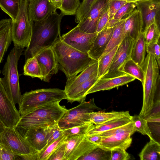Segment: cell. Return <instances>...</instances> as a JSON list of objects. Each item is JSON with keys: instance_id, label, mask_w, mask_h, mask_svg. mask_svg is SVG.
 <instances>
[{"instance_id": "cell-1", "label": "cell", "mask_w": 160, "mask_h": 160, "mask_svg": "<svg viewBox=\"0 0 160 160\" xmlns=\"http://www.w3.org/2000/svg\"><path fill=\"white\" fill-rule=\"evenodd\" d=\"M63 17L56 11L42 20L30 22L31 36L24 53L25 61L35 56L41 51L51 47L61 36L60 26Z\"/></svg>"}, {"instance_id": "cell-2", "label": "cell", "mask_w": 160, "mask_h": 160, "mask_svg": "<svg viewBox=\"0 0 160 160\" xmlns=\"http://www.w3.org/2000/svg\"><path fill=\"white\" fill-rule=\"evenodd\" d=\"M60 37L52 48L59 69L65 74L68 80L82 72L93 59L88 53L81 52L65 43Z\"/></svg>"}, {"instance_id": "cell-3", "label": "cell", "mask_w": 160, "mask_h": 160, "mask_svg": "<svg viewBox=\"0 0 160 160\" xmlns=\"http://www.w3.org/2000/svg\"><path fill=\"white\" fill-rule=\"evenodd\" d=\"M67 110L59 102L48 103L21 115L14 127L20 132L31 128L50 127L58 124Z\"/></svg>"}, {"instance_id": "cell-4", "label": "cell", "mask_w": 160, "mask_h": 160, "mask_svg": "<svg viewBox=\"0 0 160 160\" xmlns=\"http://www.w3.org/2000/svg\"><path fill=\"white\" fill-rule=\"evenodd\" d=\"M142 68L144 71L142 105L139 115L146 117L152 109L156 97L160 99V77L159 67L153 55L148 53Z\"/></svg>"}, {"instance_id": "cell-5", "label": "cell", "mask_w": 160, "mask_h": 160, "mask_svg": "<svg viewBox=\"0 0 160 160\" xmlns=\"http://www.w3.org/2000/svg\"><path fill=\"white\" fill-rule=\"evenodd\" d=\"M23 50V48L15 46L12 48L8 56L2 71L4 76L1 78L8 96L15 105L19 104L21 99L18 64Z\"/></svg>"}, {"instance_id": "cell-6", "label": "cell", "mask_w": 160, "mask_h": 160, "mask_svg": "<svg viewBox=\"0 0 160 160\" xmlns=\"http://www.w3.org/2000/svg\"><path fill=\"white\" fill-rule=\"evenodd\" d=\"M66 98L64 90L58 88L31 90L22 95L18 111L22 115L47 104L60 102Z\"/></svg>"}, {"instance_id": "cell-7", "label": "cell", "mask_w": 160, "mask_h": 160, "mask_svg": "<svg viewBox=\"0 0 160 160\" xmlns=\"http://www.w3.org/2000/svg\"><path fill=\"white\" fill-rule=\"evenodd\" d=\"M28 0H19L18 13L15 21H12L11 37L14 46L24 49L28 45L32 28L28 13Z\"/></svg>"}, {"instance_id": "cell-8", "label": "cell", "mask_w": 160, "mask_h": 160, "mask_svg": "<svg viewBox=\"0 0 160 160\" xmlns=\"http://www.w3.org/2000/svg\"><path fill=\"white\" fill-rule=\"evenodd\" d=\"M80 102L78 106L67 109L58 122V125L62 130L91 122L89 113L100 109L95 104L94 98L88 102L85 99Z\"/></svg>"}, {"instance_id": "cell-9", "label": "cell", "mask_w": 160, "mask_h": 160, "mask_svg": "<svg viewBox=\"0 0 160 160\" xmlns=\"http://www.w3.org/2000/svg\"><path fill=\"white\" fill-rule=\"evenodd\" d=\"M0 144L20 156L37 152L15 127H5L0 135Z\"/></svg>"}, {"instance_id": "cell-10", "label": "cell", "mask_w": 160, "mask_h": 160, "mask_svg": "<svg viewBox=\"0 0 160 160\" xmlns=\"http://www.w3.org/2000/svg\"><path fill=\"white\" fill-rule=\"evenodd\" d=\"M134 40L129 37H126L123 39L118 46L108 71L101 78H112L126 74L123 71V68L126 61L131 58Z\"/></svg>"}, {"instance_id": "cell-11", "label": "cell", "mask_w": 160, "mask_h": 160, "mask_svg": "<svg viewBox=\"0 0 160 160\" xmlns=\"http://www.w3.org/2000/svg\"><path fill=\"white\" fill-rule=\"evenodd\" d=\"M65 160H76L90 152L98 146L92 143L85 135L66 137Z\"/></svg>"}, {"instance_id": "cell-12", "label": "cell", "mask_w": 160, "mask_h": 160, "mask_svg": "<svg viewBox=\"0 0 160 160\" xmlns=\"http://www.w3.org/2000/svg\"><path fill=\"white\" fill-rule=\"evenodd\" d=\"M97 33H88L81 30L77 26L60 39L65 43L83 52L88 53L91 48Z\"/></svg>"}, {"instance_id": "cell-13", "label": "cell", "mask_w": 160, "mask_h": 160, "mask_svg": "<svg viewBox=\"0 0 160 160\" xmlns=\"http://www.w3.org/2000/svg\"><path fill=\"white\" fill-rule=\"evenodd\" d=\"M20 114L8 96L0 78V120L5 127H14Z\"/></svg>"}, {"instance_id": "cell-14", "label": "cell", "mask_w": 160, "mask_h": 160, "mask_svg": "<svg viewBox=\"0 0 160 160\" xmlns=\"http://www.w3.org/2000/svg\"><path fill=\"white\" fill-rule=\"evenodd\" d=\"M110 0H97L86 17L77 25L83 31L88 33L96 32L98 21L102 15L108 9Z\"/></svg>"}, {"instance_id": "cell-15", "label": "cell", "mask_w": 160, "mask_h": 160, "mask_svg": "<svg viewBox=\"0 0 160 160\" xmlns=\"http://www.w3.org/2000/svg\"><path fill=\"white\" fill-rule=\"evenodd\" d=\"M135 2L137 9L141 14L142 32L155 22L160 26V0H146Z\"/></svg>"}, {"instance_id": "cell-16", "label": "cell", "mask_w": 160, "mask_h": 160, "mask_svg": "<svg viewBox=\"0 0 160 160\" xmlns=\"http://www.w3.org/2000/svg\"><path fill=\"white\" fill-rule=\"evenodd\" d=\"M41 68L42 80L49 82L52 76L58 71L57 61L51 47L45 48L35 56Z\"/></svg>"}, {"instance_id": "cell-17", "label": "cell", "mask_w": 160, "mask_h": 160, "mask_svg": "<svg viewBox=\"0 0 160 160\" xmlns=\"http://www.w3.org/2000/svg\"><path fill=\"white\" fill-rule=\"evenodd\" d=\"M28 9L30 22L42 20L57 11L48 0H28Z\"/></svg>"}, {"instance_id": "cell-18", "label": "cell", "mask_w": 160, "mask_h": 160, "mask_svg": "<svg viewBox=\"0 0 160 160\" xmlns=\"http://www.w3.org/2000/svg\"><path fill=\"white\" fill-rule=\"evenodd\" d=\"M50 127L31 128L19 132L38 152L47 144Z\"/></svg>"}, {"instance_id": "cell-19", "label": "cell", "mask_w": 160, "mask_h": 160, "mask_svg": "<svg viewBox=\"0 0 160 160\" xmlns=\"http://www.w3.org/2000/svg\"><path fill=\"white\" fill-rule=\"evenodd\" d=\"M113 28L114 26L107 27L97 33L93 45L88 53L92 59L98 61L109 43Z\"/></svg>"}, {"instance_id": "cell-20", "label": "cell", "mask_w": 160, "mask_h": 160, "mask_svg": "<svg viewBox=\"0 0 160 160\" xmlns=\"http://www.w3.org/2000/svg\"><path fill=\"white\" fill-rule=\"evenodd\" d=\"M135 79L127 74L112 78H99L88 91L87 95L99 91L110 90L126 84Z\"/></svg>"}, {"instance_id": "cell-21", "label": "cell", "mask_w": 160, "mask_h": 160, "mask_svg": "<svg viewBox=\"0 0 160 160\" xmlns=\"http://www.w3.org/2000/svg\"><path fill=\"white\" fill-rule=\"evenodd\" d=\"M142 26L141 14L137 9L125 19L122 30V39L129 37L134 40L136 39L142 32Z\"/></svg>"}, {"instance_id": "cell-22", "label": "cell", "mask_w": 160, "mask_h": 160, "mask_svg": "<svg viewBox=\"0 0 160 160\" xmlns=\"http://www.w3.org/2000/svg\"><path fill=\"white\" fill-rule=\"evenodd\" d=\"M98 61L92 59L80 74L67 80L64 90L65 92L98 75Z\"/></svg>"}, {"instance_id": "cell-23", "label": "cell", "mask_w": 160, "mask_h": 160, "mask_svg": "<svg viewBox=\"0 0 160 160\" xmlns=\"http://www.w3.org/2000/svg\"><path fill=\"white\" fill-rule=\"evenodd\" d=\"M129 135H116L102 137L101 142L98 146L106 150L110 151L116 148L126 150L132 143V138Z\"/></svg>"}, {"instance_id": "cell-24", "label": "cell", "mask_w": 160, "mask_h": 160, "mask_svg": "<svg viewBox=\"0 0 160 160\" xmlns=\"http://www.w3.org/2000/svg\"><path fill=\"white\" fill-rule=\"evenodd\" d=\"M99 78L96 75L74 88L65 92L68 102H81L85 99L87 93Z\"/></svg>"}, {"instance_id": "cell-25", "label": "cell", "mask_w": 160, "mask_h": 160, "mask_svg": "<svg viewBox=\"0 0 160 160\" xmlns=\"http://www.w3.org/2000/svg\"><path fill=\"white\" fill-rule=\"evenodd\" d=\"M12 21L11 19H2L0 21V65L12 41ZM1 72L0 70V73Z\"/></svg>"}, {"instance_id": "cell-26", "label": "cell", "mask_w": 160, "mask_h": 160, "mask_svg": "<svg viewBox=\"0 0 160 160\" xmlns=\"http://www.w3.org/2000/svg\"><path fill=\"white\" fill-rule=\"evenodd\" d=\"M90 121L95 125L102 124L106 122L117 118L132 117L128 111H115L105 112L99 111L89 113Z\"/></svg>"}, {"instance_id": "cell-27", "label": "cell", "mask_w": 160, "mask_h": 160, "mask_svg": "<svg viewBox=\"0 0 160 160\" xmlns=\"http://www.w3.org/2000/svg\"><path fill=\"white\" fill-rule=\"evenodd\" d=\"M132 117H132L117 118L101 124L95 125L93 128L87 132L85 135L99 134L106 131L124 125L130 122Z\"/></svg>"}, {"instance_id": "cell-28", "label": "cell", "mask_w": 160, "mask_h": 160, "mask_svg": "<svg viewBox=\"0 0 160 160\" xmlns=\"http://www.w3.org/2000/svg\"><path fill=\"white\" fill-rule=\"evenodd\" d=\"M146 44L144 35L141 32L134 40L131 53V58L142 67L145 58Z\"/></svg>"}, {"instance_id": "cell-29", "label": "cell", "mask_w": 160, "mask_h": 160, "mask_svg": "<svg viewBox=\"0 0 160 160\" xmlns=\"http://www.w3.org/2000/svg\"><path fill=\"white\" fill-rule=\"evenodd\" d=\"M138 156L141 160H160V144L155 139H150Z\"/></svg>"}, {"instance_id": "cell-30", "label": "cell", "mask_w": 160, "mask_h": 160, "mask_svg": "<svg viewBox=\"0 0 160 160\" xmlns=\"http://www.w3.org/2000/svg\"><path fill=\"white\" fill-rule=\"evenodd\" d=\"M136 10L137 8L135 2H127L117 11L113 18L109 20L106 28L114 26L120 21L126 19Z\"/></svg>"}, {"instance_id": "cell-31", "label": "cell", "mask_w": 160, "mask_h": 160, "mask_svg": "<svg viewBox=\"0 0 160 160\" xmlns=\"http://www.w3.org/2000/svg\"><path fill=\"white\" fill-rule=\"evenodd\" d=\"M126 19L120 21L114 26L113 33L109 43L102 55L106 54L119 45L122 41V30Z\"/></svg>"}, {"instance_id": "cell-32", "label": "cell", "mask_w": 160, "mask_h": 160, "mask_svg": "<svg viewBox=\"0 0 160 160\" xmlns=\"http://www.w3.org/2000/svg\"><path fill=\"white\" fill-rule=\"evenodd\" d=\"M119 45L106 54L102 55L99 58L98 68V76L99 78L102 77L108 71Z\"/></svg>"}, {"instance_id": "cell-33", "label": "cell", "mask_w": 160, "mask_h": 160, "mask_svg": "<svg viewBox=\"0 0 160 160\" xmlns=\"http://www.w3.org/2000/svg\"><path fill=\"white\" fill-rule=\"evenodd\" d=\"M23 74L32 78H37L42 80L43 76L40 66L35 56L25 61L23 67Z\"/></svg>"}, {"instance_id": "cell-34", "label": "cell", "mask_w": 160, "mask_h": 160, "mask_svg": "<svg viewBox=\"0 0 160 160\" xmlns=\"http://www.w3.org/2000/svg\"><path fill=\"white\" fill-rule=\"evenodd\" d=\"M123 71L126 74L134 77L143 83L144 75V71L142 67L137 64L131 58L127 61L124 64Z\"/></svg>"}, {"instance_id": "cell-35", "label": "cell", "mask_w": 160, "mask_h": 160, "mask_svg": "<svg viewBox=\"0 0 160 160\" xmlns=\"http://www.w3.org/2000/svg\"><path fill=\"white\" fill-rule=\"evenodd\" d=\"M19 0H0V8L11 18L12 22L15 21L19 11Z\"/></svg>"}, {"instance_id": "cell-36", "label": "cell", "mask_w": 160, "mask_h": 160, "mask_svg": "<svg viewBox=\"0 0 160 160\" xmlns=\"http://www.w3.org/2000/svg\"><path fill=\"white\" fill-rule=\"evenodd\" d=\"M142 33L146 45L159 42L160 26L156 22L151 24Z\"/></svg>"}, {"instance_id": "cell-37", "label": "cell", "mask_w": 160, "mask_h": 160, "mask_svg": "<svg viewBox=\"0 0 160 160\" xmlns=\"http://www.w3.org/2000/svg\"><path fill=\"white\" fill-rule=\"evenodd\" d=\"M136 132L133 123L131 120L125 125L103 132L99 135L102 137L116 135H129L131 136Z\"/></svg>"}, {"instance_id": "cell-38", "label": "cell", "mask_w": 160, "mask_h": 160, "mask_svg": "<svg viewBox=\"0 0 160 160\" xmlns=\"http://www.w3.org/2000/svg\"><path fill=\"white\" fill-rule=\"evenodd\" d=\"M132 121L133 123L136 131L139 132L143 135L148 136L150 139H155L152 135L148 123L144 118L139 115H136L132 116Z\"/></svg>"}, {"instance_id": "cell-39", "label": "cell", "mask_w": 160, "mask_h": 160, "mask_svg": "<svg viewBox=\"0 0 160 160\" xmlns=\"http://www.w3.org/2000/svg\"><path fill=\"white\" fill-rule=\"evenodd\" d=\"M110 151L106 150L98 147L78 160H110Z\"/></svg>"}, {"instance_id": "cell-40", "label": "cell", "mask_w": 160, "mask_h": 160, "mask_svg": "<svg viewBox=\"0 0 160 160\" xmlns=\"http://www.w3.org/2000/svg\"><path fill=\"white\" fill-rule=\"evenodd\" d=\"M66 138L63 135L46 146L38 152V160H48L52 153L64 142Z\"/></svg>"}, {"instance_id": "cell-41", "label": "cell", "mask_w": 160, "mask_h": 160, "mask_svg": "<svg viewBox=\"0 0 160 160\" xmlns=\"http://www.w3.org/2000/svg\"><path fill=\"white\" fill-rule=\"evenodd\" d=\"M95 125L90 122L63 130V135L66 137L76 135H86Z\"/></svg>"}, {"instance_id": "cell-42", "label": "cell", "mask_w": 160, "mask_h": 160, "mask_svg": "<svg viewBox=\"0 0 160 160\" xmlns=\"http://www.w3.org/2000/svg\"><path fill=\"white\" fill-rule=\"evenodd\" d=\"M80 4V0H62L60 13L63 16L75 15Z\"/></svg>"}, {"instance_id": "cell-43", "label": "cell", "mask_w": 160, "mask_h": 160, "mask_svg": "<svg viewBox=\"0 0 160 160\" xmlns=\"http://www.w3.org/2000/svg\"><path fill=\"white\" fill-rule=\"evenodd\" d=\"M97 0H83L75 14V22H82L86 17L92 6Z\"/></svg>"}, {"instance_id": "cell-44", "label": "cell", "mask_w": 160, "mask_h": 160, "mask_svg": "<svg viewBox=\"0 0 160 160\" xmlns=\"http://www.w3.org/2000/svg\"><path fill=\"white\" fill-rule=\"evenodd\" d=\"M128 2L124 0H110L108 9L109 20H111L121 7Z\"/></svg>"}, {"instance_id": "cell-45", "label": "cell", "mask_w": 160, "mask_h": 160, "mask_svg": "<svg viewBox=\"0 0 160 160\" xmlns=\"http://www.w3.org/2000/svg\"><path fill=\"white\" fill-rule=\"evenodd\" d=\"M63 135V130L59 127L58 123L50 126L47 143L46 146Z\"/></svg>"}, {"instance_id": "cell-46", "label": "cell", "mask_w": 160, "mask_h": 160, "mask_svg": "<svg viewBox=\"0 0 160 160\" xmlns=\"http://www.w3.org/2000/svg\"><path fill=\"white\" fill-rule=\"evenodd\" d=\"M111 157L110 160H128L130 156L126 150L120 148L110 150Z\"/></svg>"}, {"instance_id": "cell-47", "label": "cell", "mask_w": 160, "mask_h": 160, "mask_svg": "<svg viewBox=\"0 0 160 160\" xmlns=\"http://www.w3.org/2000/svg\"><path fill=\"white\" fill-rule=\"evenodd\" d=\"M20 156L0 144V160H20Z\"/></svg>"}, {"instance_id": "cell-48", "label": "cell", "mask_w": 160, "mask_h": 160, "mask_svg": "<svg viewBox=\"0 0 160 160\" xmlns=\"http://www.w3.org/2000/svg\"><path fill=\"white\" fill-rule=\"evenodd\" d=\"M160 42L146 45V51L152 54L156 60L159 67H160Z\"/></svg>"}, {"instance_id": "cell-49", "label": "cell", "mask_w": 160, "mask_h": 160, "mask_svg": "<svg viewBox=\"0 0 160 160\" xmlns=\"http://www.w3.org/2000/svg\"><path fill=\"white\" fill-rule=\"evenodd\" d=\"M65 143H62L51 155L48 160H65Z\"/></svg>"}, {"instance_id": "cell-50", "label": "cell", "mask_w": 160, "mask_h": 160, "mask_svg": "<svg viewBox=\"0 0 160 160\" xmlns=\"http://www.w3.org/2000/svg\"><path fill=\"white\" fill-rule=\"evenodd\" d=\"M109 20V16L108 9L100 18L97 24L96 32L98 33L106 28Z\"/></svg>"}, {"instance_id": "cell-51", "label": "cell", "mask_w": 160, "mask_h": 160, "mask_svg": "<svg viewBox=\"0 0 160 160\" xmlns=\"http://www.w3.org/2000/svg\"><path fill=\"white\" fill-rule=\"evenodd\" d=\"M160 116V100L156 101L149 113L144 118L146 119L151 117Z\"/></svg>"}, {"instance_id": "cell-52", "label": "cell", "mask_w": 160, "mask_h": 160, "mask_svg": "<svg viewBox=\"0 0 160 160\" xmlns=\"http://www.w3.org/2000/svg\"><path fill=\"white\" fill-rule=\"evenodd\" d=\"M86 136L89 141L98 146L101 142L102 139V137L99 134Z\"/></svg>"}, {"instance_id": "cell-53", "label": "cell", "mask_w": 160, "mask_h": 160, "mask_svg": "<svg viewBox=\"0 0 160 160\" xmlns=\"http://www.w3.org/2000/svg\"><path fill=\"white\" fill-rule=\"evenodd\" d=\"M38 152L20 156V160H38Z\"/></svg>"}, {"instance_id": "cell-54", "label": "cell", "mask_w": 160, "mask_h": 160, "mask_svg": "<svg viewBox=\"0 0 160 160\" xmlns=\"http://www.w3.org/2000/svg\"><path fill=\"white\" fill-rule=\"evenodd\" d=\"M53 8L57 10L58 9L61 8L62 0H48Z\"/></svg>"}, {"instance_id": "cell-55", "label": "cell", "mask_w": 160, "mask_h": 160, "mask_svg": "<svg viewBox=\"0 0 160 160\" xmlns=\"http://www.w3.org/2000/svg\"><path fill=\"white\" fill-rule=\"evenodd\" d=\"M145 120L148 123H160V116L151 117Z\"/></svg>"}, {"instance_id": "cell-56", "label": "cell", "mask_w": 160, "mask_h": 160, "mask_svg": "<svg viewBox=\"0 0 160 160\" xmlns=\"http://www.w3.org/2000/svg\"><path fill=\"white\" fill-rule=\"evenodd\" d=\"M5 127L0 120V135L3 131Z\"/></svg>"}, {"instance_id": "cell-57", "label": "cell", "mask_w": 160, "mask_h": 160, "mask_svg": "<svg viewBox=\"0 0 160 160\" xmlns=\"http://www.w3.org/2000/svg\"><path fill=\"white\" fill-rule=\"evenodd\" d=\"M127 1L128 2H136L138 1H143L146 0H124Z\"/></svg>"}, {"instance_id": "cell-58", "label": "cell", "mask_w": 160, "mask_h": 160, "mask_svg": "<svg viewBox=\"0 0 160 160\" xmlns=\"http://www.w3.org/2000/svg\"></svg>"}]
</instances>
